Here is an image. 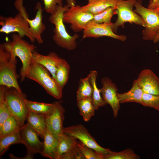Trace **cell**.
<instances>
[{"mask_svg":"<svg viewBox=\"0 0 159 159\" xmlns=\"http://www.w3.org/2000/svg\"><path fill=\"white\" fill-rule=\"evenodd\" d=\"M11 38V40H6L1 44L6 50L21 60L22 65L19 75L21 82H23L26 78L32 62V52L37 46L23 39L16 34H13Z\"/></svg>","mask_w":159,"mask_h":159,"instance_id":"cell-1","label":"cell"},{"mask_svg":"<svg viewBox=\"0 0 159 159\" xmlns=\"http://www.w3.org/2000/svg\"><path fill=\"white\" fill-rule=\"evenodd\" d=\"M93 17L92 14L82 11L80 5L69 7L63 14L64 23L70 24L72 30L75 32L83 31Z\"/></svg>","mask_w":159,"mask_h":159,"instance_id":"cell-9","label":"cell"},{"mask_svg":"<svg viewBox=\"0 0 159 159\" xmlns=\"http://www.w3.org/2000/svg\"><path fill=\"white\" fill-rule=\"evenodd\" d=\"M70 69V65L67 62L61 58L57 65L55 80L62 90L67 82Z\"/></svg>","mask_w":159,"mask_h":159,"instance_id":"cell-23","label":"cell"},{"mask_svg":"<svg viewBox=\"0 0 159 159\" xmlns=\"http://www.w3.org/2000/svg\"><path fill=\"white\" fill-rule=\"evenodd\" d=\"M51 112L45 116L46 129L55 136L62 132L65 110L61 101H55Z\"/></svg>","mask_w":159,"mask_h":159,"instance_id":"cell-12","label":"cell"},{"mask_svg":"<svg viewBox=\"0 0 159 159\" xmlns=\"http://www.w3.org/2000/svg\"><path fill=\"white\" fill-rule=\"evenodd\" d=\"M112 23H98L90 21L83 31L82 39L98 38L102 37H109L122 41H125L126 37L116 34L112 29Z\"/></svg>","mask_w":159,"mask_h":159,"instance_id":"cell-11","label":"cell"},{"mask_svg":"<svg viewBox=\"0 0 159 159\" xmlns=\"http://www.w3.org/2000/svg\"><path fill=\"white\" fill-rule=\"evenodd\" d=\"M62 132L78 139L86 146L92 149L103 156L107 154L110 150L109 149L105 148L100 145L87 129L82 124L63 127Z\"/></svg>","mask_w":159,"mask_h":159,"instance_id":"cell-10","label":"cell"},{"mask_svg":"<svg viewBox=\"0 0 159 159\" xmlns=\"http://www.w3.org/2000/svg\"><path fill=\"white\" fill-rule=\"evenodd\" d=\"M77 105L80 111V114L85 121H89L94 116L96 110L92 97L77 100Z\"/></svg>","mask_w":159,"mask_h":159,"instance_id":"cell-25","label":"cell"},{"mask_svg":"<svg viewBox=\"0 0 159 159\" xmlns=\"http://www.w3.org/2000/svg\"><path fill=\"white\" fill-rule=\"evenodd\" d=\"M20 130L21 129L16 120L11 115L0 127V138Z\"/></svg>","mask_w":159,"mask_h":159,"instance_id":"cell-29","label":"cell"},{"mask_svg":"<svg viewBox=\"0 0 159 159\" xmlns=\"http://www.w3.org/2000/svg\"><path fill=\"white\" fill-rule=\"evenodd\" d=\"M92 87L89 80V75L81 78L79 82L78 87L77 91V100L92 97Z\"/></svg>","mask_w":159,"mask_h":159,"instance_id":"cell-28","label":"cell"},{"mask_svg":"<svg viewBox=\"0 0 159 159\" xmlns=\"http://www.w3.org/2000/svg\"><path fill=\"white\" fill-rule=\"evenodd\" d=\"M69 7L67 4L58 5L55 13L49 18L50 23L54 25L52 39L55 43L62 48L69 51L74 50L77 47V40L80 35L75 33L71 36L67 32L63 21V15Z\"/></svg>","mask_w":159,"mask_h":159,"instance_id":"cell-2","label":"cell"},{"mask_svg":"<svg viewBox=\"0 0 159 159\" xmlns=\"http://www.w3.org/2000/svg\"><path fill=\"white\" fill-rule=\"evenodd\" d=\"M102 87L99 89L102 97L107 104L111 107L114 117L116 118L120 109L117 92L118 89L116 85L108 77H103L101 80Z\"/></svg>","mask_w":159,"mask_h":159,"instance_id":"cell-13","label":"cell"},{"mask_svg":"<svg viewBox=\"0 0 159 159\" xmlns=\"http://www.w3.org/2000/svg\"><path fill=\"white\" fill-rule=\"evenodd\" d=\"M24 0H15L14 3V6L19 13L22 15L27 20L29 18V15L23 5Z\"/></svg>","mask_w":159,"mask_h":159,"instance_id":"cell-36","label":"cell"},{"mask_svg":"<svg viewBox=\"0 0 159 159\" xmlns=\"http://www.w3.org/2000/svg\"><path fill=\"white\" fill-rule=\"evenodd\" d=\"M25 102L29 111L45 116L51 112L55 105V102L51 103L38 102L28 100L27 98Z\"/></svg>","mask_w":159,"mask_h":159,"instance_id":"cell-26","label":"cell"},{"mask_svg":"<svg viewBox=\"0 0 159 159\" xmlns=\"http://www.w3.org/2000/svg\"><path fill=\"white\" fill-rule=\"evenodd\" d=\"M77 145L85 159H104L103 155L86 146L80 141H77Z\"/></svg>","mask_w":159,"mask_h":159,"instance_id":"cell-33","label":"cell"},{"mask_svg":"<svg viewBox=\"0 0 159 159\" xmlns=\"http://www.w3.org/2000/svg\"><path fill=\"white\" fill-rule=\"evenodd\" d=\"M158 0H151L148 8L151 9H155Z\"/></svg>","mask_w":159,"mask_h":159,"instance_id":"cell-38","label":"cell"},{"mask_svg":"<svg viewBox=\"0 0 159 159\" xmlns=\"http://www.w3.org/2000/svg\"><path fill=\"white\" fill-rule=\"evenodd\" d=\"M96 0H87L88 3H90Z\"/></svg>","mask_w":159,"mask_h":159,"instance_id":"cell-42","label":"cell"},{"mask_svg":"<svg viewBox=\"0 0 159 159\" xmlns=\"http://www.w3.org/2000/svg\"><path fill=\"white\" fill-rule=\"evenodd\" d=\"M63 0H43L44 4L43 9L50 15L54 14L58 5L63 6Z\"/></svg>","mask_w":159,"mask_h":159,"instance_id":"cell-35","label":"cell"},{"mask_svg":"<svg viewBox=\"0 0 159 159\" xmlns=\"http://www.w3.org/2000/svg\"><path fill=\"white\" fill-rule=\"evenodd\" d=\"M118 0H96L87 5L81 6V10L94 15L99 13L108 7L116 9Z\"/></svg>","mask_w":159,"mask_h":159,"instance_id":"cell-21","label":"cell"},{"mask_svg":"<svg viewBox=\"0 0 159 159\" xmlns=\"http://www.w3.org/2000/svg\"><path fill=\"white\" fill-rule=\"evenodd\" d=\"M89 75L90 81L93 89L92 97V102L96 110L99 107L104 106L107 104L103 100L99 89L98 88L97 85L96 79L98 75L97 72L95 70H91Z\"/></svg>","mask_w":159,"mask_h":159,"instance_id":"cell-24","label":"cell"},{"mask_svg":"<svg viewBox=\"0 0 159 159\" xmlns=\"http://www.w3.org/2000/svg\"><path fill=\"white\" fill-rule=\"evenodd\" d=\"M61 59L55 52H51L47 55H44L35 49L32 52V61L44 67L55 79L57 65Z\"/></svg>","mask_w":159,"mask_h":159,"instance_id":"cell-17","label":"cell"},{"mask_svg":"<svg viewBox=\"0 0 159 159\" xmlns=\"http://www.w3.org/2000/svg\"><path fill=\"white\" fill-rule=\"evenodd\" d=\"M26 120L27 124L36 131L40 137L43 139L46 130L45 116L29 111Z\"/></svg>","mask_w":159,"mask_h":159,"instance_id":"cell-22","label":"cell"},{"mask_svg":"<svg viewBox=\"0 0 159 159\" xmlns=\"http://www.w3.org/2000/svg\"><path fill=\"white\" fill-rule=\"evenodd\" d=\"M22 144L20 131L0 138V156L3 155L12 144Z\"/></svg>","mask_w":159,"mask_h":159,"instance_id":"cell-27","label":"cell"},{"mask_svg":"<svg viewBox=\"0 0 159 159\" xmlns=\"http://www.w3.org/2000/svg\"><path fill=\"white\" fill-rule=\"evenodd\" d=\"M16 57L0 44V85L13 87L21 92L17 81L20 76L16 71Z\"/></svg>","mask_w":159,"mask_h":159,"instance_id":"cell-3","label":"cell"},{"mask_svg":"<svg viewBox=\"0 0 159 159\" xmlns=\"http://www.w3.org/2000/svg\"><path fill=\"white\" fill-rule=\"evenodd\" d=\"M4 86L5 102L11 115L15 119L21 130L25 125L24 122L29 112L25 102L26 95L14 88Z\"/></svg>","mask_w":159,"mask_h":159,"instance_id":"cell-5","label":"cell"},{"mask_svg":"<svg viewBox=\"0 0 159 159\" xmlns=\"http://www.w3.org/2000/svg\"><path fill=\"white\" fill-rule=\"evenodd\" d=\"M115 8L108 7L103 11L94 15L91 21L98 23H111V19L115 14Z\"/></svg>","mask_w":159,"mask_h":159,"instance_id":"cell-32","label":"cell"},{"mask_svg":"<svg viewBox=\"0 0 159 159\" xmlns=\"http://www.w3.org/2000/svg\"><path fill=\"white\" fill-rule=\"evenodd\" d=\"M136 80L144 92L159 95V78L152 71L143 69Z\"/></svg>","mask_w":159,"mask_h":159,"instance_id":"cell-14","label":"cell"},{"mask_svg":"<svg viewBox=\"0 0 159 159\" xmlns=\"http://www.w3.org/2000/svg\"><path fill=\"white\" fill-rule=\"evenodd\" d=\"M141 104L145 107L153 108L159 111V95L143 92Z\"/></svg>","mask_w":159,"mask_h":159,"instance_id":"cell-34","label":"cell"},{"mask_svg":"<svg viewBox=\"0 0 159 159\" xmlns=\"http://www.w3.org/2000/svg\"><path fill=\"white\" fill-rule=\"evenodd\" d=\"M4 89V86H0V127L7 119L11 115L5 101Z\"/></svg>","mask_w":159,"mask_h":159,"instance_id":"cell-31","label":"cell"},{"mask_svg":"<svg viewBox=\"0 0 159 159\" xmlns=\"http://www.w3.org/2000/svg\"><path fill=\"white\" fill-rule=\"evenodd\" d=\"M159 41V34L156 37L155 39L154 40V41L153 42L154 43H156Z\"/></svg>","mask_w":159,"mask_h":159,"instance_id":"cell-41","label":"cell"},{"mask_svg":"<svg viewBox=\"0 0 159 159\" xmlns=\"http://www.w3.org/2000/svg\"><path fill=\"white\" fill-rule=\"evenodd\" d=\"M0 32L8 34L16 32L21 38L27 37L31 42L36 40L30 31L29 25L26 20L22 15L18 13L14 17L0 16Z\"/></svg>","mask_w":159,"mask_h":159,"instance_id":"cell-8","label":"cell"},{"mask_svg":"<svg viewBox=\"0 0 159 159\" xmlns=\"http://www.w3.org/2000/svg\"><path fill=\"white\" fill-rule=\"evenodd\" d=\"M49 71L42 65L32 61L26 77L38 83L49 95L57 99H61L62 90Z\"/></svg>","mask_w":159,"mask_h":159,"instance_id":"cell-4","label":"cell"},{"mask_svg":"<svg viewBox=\"0 0 159 159\" xmlns=\"http://www.w3.org/2000/svg\"><path fill=\"white\" fill-rule=\"evenodd\" d=\"M58 147L56 159H60L63 154L72 150L77 145V139L63 132L57 136Z\"/></svg>","mask_w":159,"mask_h":159,"instance_id":"cell-20","label":"cell"},{"mask_svg":"<svg viewBox=\"0 0 159 159\" xmlns=\"http://www.w3.org/2000/svg\"><path fill=\"white\" fill-rule=\"evenodd\" d=\"M134 6V11L141 17L145 24L142 32L143 39L153 42L159 34V11L145 7L140 0H136Z\"/></svg>","mask_w":159,"mask_h":159,"instance_id":"cell-6","label":"cell"},{"mask_svg":"<svg viewBox=\"0 0 159 159\" xmlns=\"http://www.w3.org/2000/svg\"><path fill=\"white\" fill-rule=\"evenodd\" d=\"M143 92L137 80H135L129 91L121 93L117 92V95L120 103L134 102L141 104Z\"/></svg>","mask_w":159,"mask_h":159,"instance_id":"cell-18","label":"cell"},{"mask_svg":"<svg viewBox=\"0 0 159 159\" xmlns=\"http://www.w3.org/2000/svg\"><path fill=\"white\" fill-rule=\"evenodd\" d=\"M43 139V148L41 154L45 157L56 159L58 143L57 137L46 129Z\"/></svg>","mask_w":159,"mask_h":159,"instance_id":"cell-19","label":"cell"},{"mask_svg":"<svg viewBox=\"0 0 159 159\" xmlns=\"http://www.w3.org/2000/svg\"><path fill=\"white\" fill-rule=\"evenodd\" d=\"M155 9H156L159 11V0H158L155 8Z\"/></svg>","mask_w":159,"mask_h":159,"instance_id":"cell-40","label":"cell"},{"mask_svg":"<svg viewBox=\"0 0 159 159\" xmlns=\"http://www.w3.org/2000/svg\"><path fill=\"white\" fill-rule=\"evenodd\" d=\"M67 5L70 7L75 5L76 1L75 0H66Z\"/></svg>","mask_w":159,"mask_h":159,"instance_id":"cell-39","label":"cell"},{"mask_svg":"<svg viewBox=\"0 0 159 159\" xmlns=\"http://www.w3.org/2000/svg\"><path fill=\"white\" fill-rule=\"evenodd\" d=\"M22 144L26 147L27 150L32 152L34 154H41L43 148L44 142L41 141L39 134L27 123L21 130Z\"/></svg>","mask_w":159,"mask_h":159,"instance_id":"cell-15","label":"cell"},{"mask_svg":"<svg viewBox=\"0 0 159 159\" xmlns=\"http://www.w3.org/2000/svg\"><path fill=\"white\" fill-rule=\"evenodd\" d=\"M139 156L132 149L127 148L119 152H115L111 150L104 156V159H140Z\"/></svg>","mask_w":159,"mask_h":159,"instance_id":"cell-30","label":"cell"},{"mask_svg":"<svg viewBox=\"0 0 159 159\" xmlns=\"http://www.w3.org/2000/svg\"><path fill=\"white\" fill-rule=\"evenodd\" d=\"M34 153L30 150H27V154L25 157L22 158H19L15 156L12 154H10L9 157L10 159H33V155Z\"/></svg>","mask_w":159,"mask_h":159,"instance_id":"cell-37","label":"cell"},{"mask_svg":"<svg viewBox=\"0 0 159 159\" xmlns=\"http://www.w3.org/2000/svg\"><path fill=\"white\" fill-rule=\"evenodd\" d=\"M43 9L41 4L37 2L34 10L36 11L35 18L32 19H29L27 20L29 25V28L32 35L37 42L39 44H42L43 40L42 35L46 30V27L42 21Z\"/></svg>","mask_w":159,"mask_h":159,"instance_id":"cell-16","label":"cell"},{"mask_svg":"<svg viewBox=\"0 0 159 159\" xmlns=\"http://www.w3.org/2000/svg\"><path fill=\"white\" fill-rule=\"evenodd\" d=\"M136 0H118L115 10V14L117 15V19L112 25V30L115 33H117L119 26L124 28V24L127 22L145 27L142 18L133 10Z\"/></svg>","mask_w":159,"mask_h":159,"instance_id":"cell-7","label":"cell"}]
</instances>
